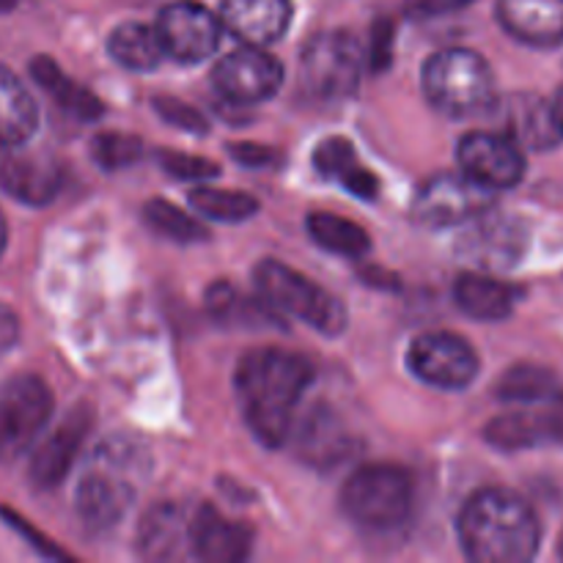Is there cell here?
<instances>
[{"label": "cell", "instance_id": "6da1fadb", "mask_svg": "<svg viewBox=\"0 0 563 563\" xmlns=\"http://www.w3.org/2000/svg\"><path fill=\"white\" fill-rule=\"evenodd\" d=\"M313 383V366L302 355L280 346L247 352L236 366V396L247 427L269 449L289 440L297 407Z\"/></svg>", "mask_w": 563, "mask_h": 563}, {"label": "cell", "instance_id": "7a4b0ae2", "mask_svg": "<svg viewBox=\"0 0 563 563\" xmlns=\"http://www.w3.org/2000/svg\"><path fill=\"white\" fill-rule=\"evenodd\" d=\"M456 528L467 559L478 563H526L542 542V526L531 504L500 487L473 495Z\"/></svg>", "mask_w": 563, "mask_h": 563}, {"label": "cell", "instance_id": "3957f363", "mask_svg": "<svg viewBox=\"0 0 563 563\" xmlns=\"http://www.w3.org/2000/svg\"><path fill=\"white\" fill-rule=\"evenodd\" d=\"M146 471V451L137 449L132 440L113 438L99 445L75 493V509L82 526L91 531L113 528L135 500Z\"/></svg>", "mask_w": 563, "mask_h": 563}, {"label": "cell", "instance_id": "277c9868", "mask_svg": "<svg viewBox=\"0 0 563 563\" xmlns=\"http://www.w3.org/2000/svg\"><path fill=\"white\" fill-rule=\"evenodd\" d=\"M423 91L443 113L473 115L495 102V75L473 49H440L423 66Z\"/></svg>", "mask_w": 563, "mask_h": 563}, {"label": "cell", "instance_id": "5b68a950", "mask_svg": "<svg viewBox=\"0 0 563 563\" xmlns=\"http://www.w3.org/2000/svg\"><path fill=\"white\" fill-rule=\"evenodd\" d=\"M253 280L262 300H267L280 317L300 319L322 335H339L346 328L344 306L317 280L297 273L289 264L264 258L262 264H256Z\"/></svg>", "mask_w": 563, "mask_h": 563}, {"label": "cell", "instance_id": "8992f818", "mask_svg": "<svg viewBox=\"0 0 563 563\" xmlns=\"http://www.w3.org/2000/svg\"><path fill=\"white\" fill-rule=\"evenodd\" d=\"M341 506L366 531H394L412 509V478L405 467L377 462L346 478Z\"/></svg>", "mask_w": 563, "mask_h": 563}, {"label": "cell", "instance_id": "52a82bcc", "mask_svg": "<svg viewBox=\"0 0 563 563\" xmlns=\"http://www.w3.org/2000/svg\"><path fill=\"white\" fill-rule=\"evenodd\" d=\"M363 49L344 31L319 33L306 44L300 58L302 88L319 102H339L355 93L363 71Z\"/></svg>", "mask_w": 563, "mask_h": 563}, {"label": "cell", "instance_id": "ba28073f", "mask_svg": "<svg viewBox=\"0 0 563 563\" xmlns=\"http://www.w3.org/2000/svg\"><path fill=\"white\" fill-rule=\"evenodd\" d=\"M53 416V394L44 379L16 374L0 385V462L16 460L31 449Z\"/></svg>", "mask_w": 563, "mask_h": 563}, {"label": "cell", "instance_id": "9c48e42d", "mask_svg": "<svg viewBox=\"0 0 563 563\" xmlns=\"http://www.w3.org/2000/svg\"><path fill=\"white\" fill-rule=\"evenodd\" d=\"M407 366L421 383L443 390H462L476 379L478 355L465 339L445 330H432L412 339Z\"/></svg>", "mask_w": 563, "mask_h": 563}, {"label": "cell", "instance_id": "30bf717a", "mask_svg": "<svg viewBox=\"0 0 563 563\" xmlns=\"http://www.w3.org/2000/svg\"><path fill=\"white\" fill-rule=\"evenodd\" d=\"M495 190L484 187L473 176L462 174H440L423 181L418 190L412 209L418 218L429 225H465L473 218L493 209Z\"/></svg>", "mask_w": 563, "mask_h": 563}, {"label": "cell", "instance_id": "8fae6325", "mask_svg": "<svg viewBox=\"0 0 563 563\" xmlns=\"http://www.w3.org/2000/svg\"><path fill=\"white\" fill-rule=\"evenodd\" d=\"M154 27L163 38L165 55L179 64H201L212 58L223 36V20H218L207 5L192 3V0H176L165 5Z\"/></svg>", "mask_w": 563, "mask_h": 563}, {"label": "cell", "instance_id": "7c38bea8", "mask_svg": "<svg viewBox=\"0 0 563 563\" xmlns=\"http://www.w3.org/2000/svg\"><path fill=\"white\" fill-rule=\"evenodd\" d=\"M528 251V229L517 218L487 209L465 223L460 253L482 269H511Z\"/></svg>", "mask_w": 563, "mask_h": 563}, {"label": "cell", "instance_id": "4fadbf2b", "mask_svg": "<svg viewBox=\"0 0 563 563\" xmlns=\"http://www.w3.org/2000/svg\"><path fill=\"white\" fill-rule=\"evenodd\" d=\"M462 170L489 190H509L526 176V157L520 143L504 132H467L456 146Z\"/></svg>", "mask_w": 563, "mask_h": 563}, {"label": "cell", "instance_id": "5bb4252c", "mask_svg": "<svg viewBox=\"0 0 563 563\" xmlns=\"http://www.w3.org/2000/svg\"><path fill=\"white\" fill-rule=\"evenodd\" d=\"M212 80L220 97L229 99V102L256 104L278 91L280 82H284V69L262 47L245 44L214 66Z\"/></svg>", "mask_w": 563, "mask_h": 563}, {"label": "cell", "instance_id": "9a60e30c", "mask_svg": "<svg viewBox=\"0 0 563 563\" xmlns=\"http://www.w3.org/2000/svg\"><path fill=\"white\" fill-rule=\"evenodd\" d=\"M196 506L157 504L146 511L137 531V548L148 561L196 559Z\"/></svg>", "mask_w": 563, "mask_h": 563}, {"label": "cell", "instance_id": "2e32d148", "mask_svg": "<svg viewBox=\"0 0 563 563\" xmlns=\"http://www.w3.org/2000/svg\"><path fill=\"white\" fill-rule=\"evenodd\" d=\"M91 410L88 407H75L64 421L55 427V432L44 440L31 460V482L38 489L58 487L66 473L75 465L88 432H91Z\"/></svg>", "mask_w": 563, "mask_h": 563}, {"label": "cell", "instance_id": "e0dca14e", "mask_svg": "<svg viewBox=\"0 0 563 563\" xmlns=\"http://www.w3.org/2000/svg\"><path fill=\"white\" fill-rule=\"evenodd\" d=\"M0 146V190L31 207H42L60 190V168L47 154L14 152Z\"/></svg>", "mask_w": 563, "mask_h": 563}, {"label": "cell", "instance_id": "ac0fdd59", "mask_svg": "<svg viewBox=\"0 0 563 563\" xmlns=\"http://www.w3.org/2000/svg\"><path fill=\"white\" fill-rule=\"evenodd\" d=\"M220 20L240 42L264 47L278 42L289 31L291 3L289 0H223Z\"/></svg>", "mask_w": 563, "mask_h": 563}, {"label": "cell", "instance_id": "d6986e66", "mask_svg": "<svg viewBox=\"0 0 563 563\" xmlns=\"http://www.w3.org/2000/svg\"><path fill=\"white\" fill-rule=\"evenodd\" d=\"M500 132L522 148H553L561 141L559 121H555L553 102L531 97V93H517L498 104Z\"/></svg>", "mask_w": 563, "mask_h": 563}, {"label": "cell", "instance_id": "ffe728a7", "mask_svg": "<svg viewBox=\"0 0 563 563\" xmlns=\"http://www.w3.org/2000/svg\"><path fill=\"white\" fill-rule=\"evenodd\" d=\"M289 438H295L297 454L317 467L339 465L352 449L350 432L328 407H313L306 418L295 421Z\"/></svg>", "mask_w": 563, "mask_h": 563}, {"label": "cell", "instance_id": "44dd1931", "mask_svg": "<svg viewBox=\"0 0 563 563\" xmlns=\"http://www.w3.org/2000/svg\"><path fill=\"white\" fill-rule=\"evenodd\" d=\"M498 16L511 36L533 47L563 42V0H500Z\"/></svg>", "mask_w": 563, "mask_h": 563}, {"label": "cell", "instance_id": "7402d4cb", "mask_svg": "<svg viewBox=\"0 0 563 563\" xmlns=\"http://www.w3.org/2000/svg\"><path fill=\"white\" fill-rule=\"evenodd\" d=\"M196 559L207 563H236L247 559L253 548V531L242 522L225 520L207 504L196 506Z\"/></svg>", "mask_w": 563, "mask_h": 563}, {"label": "cell", "instance_id": "603a6c76", "mask_svg": "<svg viewBox=\"0 0 563 563\" xmlns=\"http://www.w3.org/2000/svg\"><path fill=\"white\" fill-rule=\"evenodd\" d=\"M313 165H317L319 174L328 176L330 181L341 185L352 196L366 198V201L377 198L379 179L363 165L355 146L346 137H328V141L319 143L317 152H313Z\"/></svg>", "mask_w": 563, "mask_h": 563}, {"label": "cell", "instance_id": "cb8c5ba5", "mask_svg": "<svg viewBox=\"0 0 563 563\" xmlns=\"http://www.w3.org/2000/svg\"><path fill=\"white\" fill-rule=\"evenodd\" d=\"M454 297L467 317L482 322H500L515 311L517 302V291L509 284L482 273L462 275L454 286Z\"/></svg>", "mask_w": 563, "mask_h": 563}, {"label": "cell", "instance_id": "d4e9b609", "mask_svg": "<svg viewBox=\"0 0 563 563\" xmlns=\"http://www.w3.org/2000/svg\"><path fill=\"white\" fill-rule=\"evenodd\" d=\"M38 124V108L16 75L0 66V146H22Z\"/></svg>", "mask_w": 563, "mask_h": 563}, {"label": "cell", "instance_id": "484cf974", "mask_svg": "<svg viewBox=\"0 0 563 563\" xmlns=\"http://www.w3.org/2000/svg\"><path fill=\"white\" fill-rule=\"evenodd\" d=\"M31 75H33V80H36L38 86H42L44 91H47L49 97H53L55 102L66 110V113L77 115V119H86V121L99 119V115L104 113L102 102H99V99L93 97L86 86H80V82L71 80L69 75H64V71H60V66L55 64L53 58H47V55H38V58H33Z\"/></svg>", "mask_w": 563, "mask_h": 563}, {"label": "cell", "instance_id": "4316f807", "mask_svg": "<svg viewBox=\"0 0 563 563\" xmlns=\"http://www.w3.org/2000/svg\"><path fill=\"white\" fill-rule=\"evenodd\" d=\"M108 49L115 64L132 71H152L163 64V38L157 27L141 25V22H124L115 27L108 38Z\"/></svg>", "mask_w": 563, "mask_h": 563}, {"label": "cell", "instance_id": "83f0119b", "mask_svg": "<svg viewBox=\"0 0 563 563\" xmlns=\"http://www.w3.org/2000/svg\"><path fill=\"white\" fill-rule=\"evenodd\" d=\"M484 438L495 449L504 451L537 449V445L555 443L548 412H511V416H500L484 429Z\"/></svg>", "mask_w": 563, "mask_h": 563}, {"label": "cell", "instance_id": "f1b7e54d", "mask_svg": "<svg viewBox=\"0 0 563 563\" xmlns=\"http://www.w3.org/2000/svg\"><path fill=\"white\" fill-rule=\"evenodd\" d=\"M308 234L317 242L319 247L330 253H339V256L346 258H361L366 256L368 247H372V240H368L366 229H361L352 220L341 218V214L333 212H313L308 214Z\"/></svg>", "mask_w": 563, "mask_h": 563}, {"label": "cell", "instance_id": "f546056e", "mask_svg": "<svg viewBox=\"0 0 563 563\" xmlns=\"http://www.w3.org/2000/svg\"><path fill=\"white\" fill-rule=\"evenodd\" d=\"M190 203L198 214L218 223H242L258 212L256 198L225 187H198L190 192Z\"/></svg>", "mask_w": 563, "mask_h": 563}, {"label": "cell", "instance_id": "4dcf8cb0", "mask_svg": "<svg viewBox=\"0 0 563 563\" xmlns=\"http://www.w3.org/2000/svg\"><path fill=\"white\" fill-rule=\"evenodd\" d=\"M207 308L214 319L220 322H236V324H264L262 319H278L280 313L269 306L267 300L256 302L251 297L240 295L231 284H214L207 295Z\"/></svg>", "mask_w": 563, "mask_h": 563}, {"label": "cell", "instance_id": "1f68e13d", "mask_svg": "<svg viewBox=\"0 0 563 563\" xmlns=\"http://www.w3.org/2000/svg\"><path fill=\"white\" fill-rule=\"evenodd\" d=\"M555 374L542 366H515L504 379L498 383V396L506 401H517V405H533V401L553 399Z\"/></svg>", "mask_w": 563, "mask_h": 563}, {"label": "cell", "instance_id": "d6a6232c", "mask_svg": "<svg viewBox=\"0 0 563 563\" xmlns=\"http://www.w3.org/2000/svg\"><path fill=\"white\" fill-rule=\"evenodd\" d=\"M146 220L148 225L165 234L168 240L176 242H198L207 240V229L198 223L196 218L185 212V209L174 207L170 201H163V198H154V201L146 203Z\"/></svg>", "mask_w": 563, "mask_h": 563}, {"label": "cell", "instance_id": "836d02e7", "mask_svg": "<svg viewBox=\"0 0 563 563\" xmlns=\"http://www.w3.org/2000/svg\"><path fill=\"white\" fill-rule=\"evenodd\" d=\"M91 157L102 170H121L143 157V141L126 132H99L91 141Z\"/></svg>", "mask_w": 563, "mask_h": 563}, {"label": "cell", "instance_id": "e575fe53", "mask_svg": "<svg viewBox=\"0 0 563 563\" xmlns=\"http://www.w3.org/2000/svg\"><path fill=\"white\" fill-rule=\"evenodd\" d=\"M157 159H159V165H163V170H168V174L176 176V179L203 181V179H212V176L220 174L218 163H212V159H207V157H196V154L159 152Z\"/></svg>", "mask_w": 563, "mask_h": 563}, {"label": "cell", "instance_id": "d590c367", "mask_svg": "<svg viewBox=\"0 0 563 563\" xmlns=\"http://www.w3.org/2000/svg\"><path fill=\"white\" fill-rule=\"evenodd\" d=\"M154 108H157V113L163 115L170 126H179V130L185 132H198V135L207 132V119H203L198 110H192L190 104L179 102V99L159 97L154 99Z\"/></svg>", "mask_w": 563, "mask_h": 563}, {"label": "cell", "instance_id": "8d00e7d4", "mask_svg": "<svg viewBox=\"0 0 563 563\" xmlns=\"http://www.w3.org/2000/svg\"><path fill=\"white\" fill-rule=\"evenodd\" d=\"M229 152L245 168H273L280 163L278 148L262 146V143H231Z\"/></svg>", "mask_w": 563, "mask_h": 563}, {"label": "cell", "instance_id": "74e56055", "mask_svg": "<svg viewBox=\"0 0 563 563\" xmlns=\"http://www.w3.org/2000/svg\"><path fill=\"white\" fill-rule=\"evenodd\" d=\"M372 42L374 44L372 49H368V69L379 71L390 64V44H394V31H390V25H385V22L377 25Z\"/></svg>", "mask_w": 563, "mask_h": 563}, {"label": "cell", "instance_id": "f35d334b", "mask_svg": "<svg viewBox=\"0 0 563 563\" xmlns=\"http://www.w3.org/2000/svg\"><path fill=\"white\" fill-rule=\"evenodd\" d=\"M471 3H476V0H407V11L416 16H443Z\"/></svg>", "mask_w": 563, "mask_h": 563}, {"label": "cell", "instance_id": "ab89813d", "mask_svg": "<svg viewBox=\"0 0 563 563\" xmlns=\"http://www.w3.org/2000/svg\"><path fill=\"white\" fill-rule=\"evenodd\" d=\"M14 339H16L14 317H11L9 311H3V308H0V355H3L5 350H11Z\"/></svg>", "mask_w": 563, "mask_h": 563}, {"label": "cell", "instance_id": "60d3db41", "mask_svg": "<svg viewBox=\"0 0 563 563\" xmlns=\"http://www.w3.org/2000/svg\"><path fill=\"white\" fill-rule=\"evenodd\" d=\"M548 412V421H550V429H553V438L555 443H563V396L559 401H555Z\"/></svg>", "mask_w": 563, "mask_h": 563}, {"label": "cell", "instance_id": "b9f144b4", "mask_svg": "<svg viewBox=\"0 0 563 563\" xmlns=\"http://www.w3.org/2000/svg\"><path fill=\"white\" fill-rule=\"evenodd\" d=\"M553 113H555V121H559V130H561V137H563V86L553 99Z\"/></svg>", "mask_w": 563, "mask_h": 563}, {"label": "cell", "instance_id": "7bdbcfd3", "mask_svg": "<svg viewBox=\"0 0 563 563\" xmlns=\"http://www.w3.org/2000/svg\"><path fill=\"white\" fill-rule=\"evenodd\" d=\"M5 240H9V229H5V220H3V214H0V253H3Z\"/></svg>", "mask_w": 563, "mask_h": 563}, {"label": "cell", "instance_id": "ee69618b", "mask_svg": "<svg viewBox=\"0 0 563 563\" xmlns=\"http://www.w3.org/2000/svg\"><path fill=\"white\" fill-rule=\"evenodd\" d=\"M16 5V0H0V11H9V9H14Z\"/></svg>", "mask_w": 563, "mask_h": 563}, {"label": "cell", "instance_id": "f6af8a7d", "mask_svg": "<svg viewBox=\"0 0 563 563\" xmlns=\"http://www.w3.org/2000/svg\"><path fill=\"white\" fill-rule=\"evenodd\" d=\"M559 553H561V559H563V537H561V544H559Z\"/></svg>", "mask_w": 563, "mask_h": 563}]
</instances>
